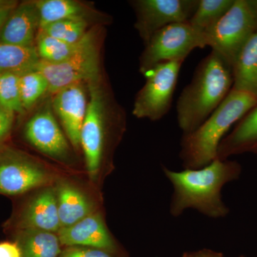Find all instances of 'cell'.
Wrapping results in <instances>:
<instances>
[{"label":"cell","instance_id":"1","mask_svg":"<svg viewBox=\"0 0 257 257\" xmlns=\"http://www.w3.org/2000/svg\"><path fill=\"white\" fill-rule=\"evenodd\" d=\"M163 172L174 189L171 215L179 217L191 209L212 219L227 215L229 209L223 202L221 190L239 175L237 164L216 158L201 168L177 172L164 167Z\"/></svg>","mask_w":257,"mask_h":257},{"label":"cell","instance_id":"2","mask_svg":"<svg viewBox=\"0 0 257 257\" xmlns=\"http://www.w3.org/2000/svg\"><path fill=\"white\" fill-rule=\"evenodd\" d=\"M233 84L232 68L214 51L201 61L177 101V122L183 135L197 130L219 107Z\"/></svg>","mask_w":257,"mask_h":257},{"label":"cell","instance_id":"3","mask_svg":"<svg viewBox=\"0 0 257 257\" xmlns=\"http://www.w3.org/2000/svg\"><path fill=\"white\" fill-rule=\"evenodd\" d=\"M256 105L253 94L231 89L202 125L182 136L179 157L184 168H201L217 158L218 148L230 128Z\"/></svg>","mask_w":257,"mask_h":257},{"label":"cell","instance_id":"4","mask_svg":"<svg viewBox=\"0 0 257 257\" xmlns=\"http://www.w3.org/2000/svg\"><path fill=\"white\" fill-rule=\"evenodd\" d=\"M89 101L81 130L80 143L89 177L95 179L99 174L105 144L106 123L122 114L103 89L100 79L89 83Z\"/></svg>","mask_w":257,"mask_h":257},{"label":"cell","instance_id":"5","mask_svg":"<svg viewBox=\"0 0 257 257\" xmlns=\"http://www.w3.org/2000/svg\"><path fill=\"white\" fill-rule=\"evenodd\" d=\"M257 31V14L247 0H234L226 14L204 33L207 47L232 68L248 40Z\"/></svg>","mask_w":257,"mask_h":257},{"label":"cell","instance_id":"6","mask_svg":"<svg viewBox=\"0 0 257 257\" xmlns=\"http://www.w3.org/2000/svg\"><path fill=\"white\" fill-rule=\"evenodd\" d=\"M205 47V35L193 28L189 22L172 24L159 30L145 44L140 58V70L145 74L157 64L184 61L193 50Z\"/></svg>","mask_w":257,"mask_h":257},{"label":"cell","instance_id":"7","mask_svg":"<svg viewBox=\"0 0 257 257\" xmlns=\"http://www.w3.org/2000/svg\"><path fill=\"white\" fill-rule=\"evenodd\" d=\"M184 61L161 63L145 73L146 83L134 104L136 117L160 120L170 110L179 71Z\"/></svg>","mask_w":257,"mask_h":257},{"label":"cell","instance_id":"8","mask_svg":"<svg viewBox=\"0 0 257 257\" xmlns=\"http://www.w3.org/2000/svg\"><path fill=\"white\" fill-rule=\"evenodd\" d=\"M94 33L93 31L87 43L67 60L58 63L40 60L35 71L47 79L48 92L55 94L76 83H89L100 79V55Z\"/></svg>","mask_w":257,"mask_h":257},{"label":"cell","instance_id":"9","mask_svg":"<svg viewBox=\"0 0 257 257\" xmlns=\"http://www.w3.org/2000/svg\"><path fill=\"white\" fill-rule=\"evenodd\" d=\"M199 0H138L135 28L146 44L157 32L172 24L185 23L197 10Z\"/></svg>","mask_w":257,"mask_h":257},{"label":"cell","instance_id":"10","mask_svg":"<svg viewBox=\"0 0 257 257\" xmlns=\"http://www.w3.org/2000/svg\"><path fill=\"white\" fill-rule=\"evenodd\" d=\"M87 104L81 83L61 89L55 93L52 101L54 111L63 125L69 141L76 148L81 145V130L87 114Z\"/></svg>","mask_w":257,"mask_h":257},{"label":"cell","instance_id":"11","mask_svg":"<svg viewBox=\"0 0 257 257\" xmlns=\"http://www.w3.org/2000/svg\"><path fill=\"white\" fill-rule=\"evenodd\" d=\"M25 133L29 143L51 157H62L69 152L67 140L49 107L39 111L29 120Z\"/></svg>","mask_w":257,"mask_h":257},{"label":"cell","instance_id":"12","mask_svg":"<svg viewBox=\"0 0 257 257\" xmlns=\"http://www.w3.org/2000/svg\"><path fill=\"white\" fill-rule=\"evenodd\" d=\"M61 244L105 250L114 253L116 244L100 214H92L79 222L61 227L57 235Z\"/></svg>","mask_w":257,"mask_h":257},{"label":"cell","instance_id":"13","mask_svg":"<svg viewBox=\"0 0 257 257\" xmlns=\"http://www.w3.org/2000/svg\"><path fill=\"white\" fill-rule=\"evenodd\" d=\"M40 30V18L35 1L18 5L0 31V43L34 47Z\"/></svg>","mask_w":257,"mask_h":257},{"label":"cell","instance_id":"14","mask_svg":"<svg viewBox=\"0 0 257 257\" xmlns=\"http://www.w3.org/2000/svg\"><path fill=\"white\" fill-rule=\"evenodd\" d=\"M50 176L37 165L21 160L0 163V193L18 195L45 185Z\"/></svg>","mask_w":257,"mask_h":257},{"label":"cell","instance_id":"15","mask_svg":"<svg viewBox=\"0 0 257 257\" xmlns=\"http://www.w3.org/2000/svg\"><path fill=\"white\" fill-rule=\"evenodd\" d=\"M19 226L22 229L58 231L61 226L57 194L52 189H47L30 202L24 211Z\"/></svg>","mask_w":257,"mask_h":257},{"label":"cell","instance_id":"16","mask_svg":"<svg viewBox=\"0 0 257 257\" xmlns=\"http://www.w3.org/2000/svg\"><path fill=\"white\" fill-rule=\"evenodd\" d=\"M257 148V105L238 121L234 130L223 139L217 158L227 160L234 154Z\"/></svg>","mask_w":257,"mask_h":257},{"label":"cell","instance_id":"17","mask_svg":"<svg viewBox=\"0 0 257 257\" xmlns=\"http://www.w3.org/2000/svg\"><path fill=\"white\" fill-rule=\"evenodd\" d=\"M233 87L257 97V31L243 46L232 66Z\"/></svg>","mask_w":257,"mask_h":257},{"label":"cell","instance_id":"18","mask_svg":"<svg viewBox=\"0 0 257 257\" xmlns=\"http://www.w3.org/2000/svg\"><path fill=\"white\" fill-rule=\"evenodd\" d=\"M57 197L62 227L72 226L92 214V206L89 199L70 184H61Z\"/></svg>","mask_w":257,"mask_h":257},{"label":"cell","instance_id":"19","mask_svg":"<svg viewBox=\"0 0 257 257\" xmlns=\"http://www.w3.org/2000/svg\"><path fill=\"white\" fill-rule=\"evenodd\" d=\"M35 3L40 18V29L60 20H82L88 23L92 15L89 8L74 0H39Z\"/></svg>","mask_w":257,"mask_h":257},{"label":"cell","instance_id":"20","mask_svg":"<svg viewBox=\"0 0 257 257\" xmlns=\"http://www.w3.org/2000/svg\"><path fill=\"white\" fill-rule=\"evenodd\" d=\"M36 47L0 43V74L21 76L34 72L40 62Z\"/></svg>","mask_w":257,"mask_h":257},{"label":"cell","instance_id":"21","mask_svg":"<svg viewBox=\"0 0 257 257\" xmlns=\"http://www.w3.org/2000/svg\"><path fill=\"white\" fill-rule=\"evenodd\" d=\"M18 244L23 257H60L62 253L58 236L50 231L23 229Z\"/></svg>","mask_w":257,"mask_h":257},{"label":"cell","instance_id":"22","mask_svg":"<svg viewBox=\"0 0 257 257\" xmlns=\"http://www.w3.org/2000/svg\"><path fill=\"white\" fill-rule=\"evenodd\" d=\"M93 31L87 32L85 36L77 43L70 44L47 36L38 32L35 42L37 53L40 60L50 63H58L74 55L90 38Z\"/></svg>","mask_w":257,"mask_h":257},{"label":"cell","instance_id":"23","mask_svg":"<svg viewBox=\"0 0 257 257\" xmlns=\"http://www.w3.org/2000/svg\"><path fill=\"white\" fill-rule=\"evenodd\" d=\"M234 3V0H199L189 23L198 31L205 33L226 14Z\"/></svg>","mask_w":257,"mask_h":257},{"label":"cell","instance_id":"24","mask_svg":"<svg viewBox=\"0 0 257 257\" xmlns=\"http://www.w3.org/2000/svg\"><path fill=\"white\" fill-rule=\"evenodd\" d=\"M88 25L87 22L82 20H60L49 24L39 32L61 41L74 44L85 36Z\"/></svg>","mask_w":257,"mask_h":257},{"label":"cell","instance_id":"25","mask_svg":"<svg viewBox=\"0 0 257 257\" xmlns=\"http://www.w3.org/2000/svg\"><path fill=\"white\" fill-rule=\"evenodd\" d=\"M20 89L23 108L26 111L49 91V83L43 74L34 71L20 77Z\"/></svg>","mask_w":257,"mask_h":257},{"label":"cell","instance_id":"26","mask_svg":"<svg viewBox=\"0 0 257 257\" xmlns=\"http://www.w3.org/2000/svg\"><path fill=\"white\" fill-rule=\"evenodd\" d=\"M20 76L12 73L0 74V104L13 113L23 114L20 89Z\"/></svg>","mask_w":257,"mask_h":257},{"label":"cell","instance_id":"27","mask_svg":"<svg viewBox=\"0 0 257 257\" xmlns=\"http://www.w3.org/2000/svg\"><path fill=\"white\" fill-rule=\"evenodd\" d=\"M60 257H115L112 253L99 249V248L90 247H77L72 246L64 250L61 253Z\"/></svg>","mask_w":257,"mask_h":257},{"label":"cell","instance_id":"28","mask_svg":"<svg viewBox=\"0 0 257 257\" xmlns=\"http://www.w3.org/2000/svg\"><path fill=\"white\" fill-rule=\"evenodd\" d=\"M15 113L0 104V143L8 136L13 126Z\"/></svg>","mask_w":257,"mask_h":257},{"label":"cell","instance_id":"29","mask_svg":"<svg viewBox=\"0 0 257 257\" xmlns=\"http://www.w3.org/2000/svg\"><path fill=\"white\" fill-rule=\"evenodd\" d=\"M17 6H18L17 2L0 0V31L3 25H5V22L9 18L10 15Z\"/></svg>","mask_w":257,"mask_h":257},{"label":"cell","instance_id":"30","mask_svg":"<svg viewBox=\"0 0 257 257\" xmlns=\"http://www.w3.org/2000/svg\"><path fill=\"white\" fill-rule=\"evenodd\" d=\"M0 257H23L18 243H0Z\"/></svg>","mask_w":257,"mask_h":257},{"label":"cell","instance_id":"31","mask_svg":"<svg viewBox=\"0 0 257 257\" xmlns=\"http://www.w3.org/2000/svg\"><path fill=\"white\" fill-rule=\"evenodd\" d=\"M181 257H224L221 253L217 251H213V250L204 249L197 250V251H188L185 252Z\"/></svg>","mask_w":257,"mask_h":257},{"label":"cell","instance_id":"32","mask_svg":"<svg viewBox=\"0 0 257 257\" xmlns=\"http://www.w3.org/2000/svg\"><path fill=\"white\" fill-rule=\"evenodd\" d=\"M251 3V6L253 7V10H255L257 14V0H253V1H249Z\"/></svg>","mask_w":257,"mask_h":257}]
</instances>
